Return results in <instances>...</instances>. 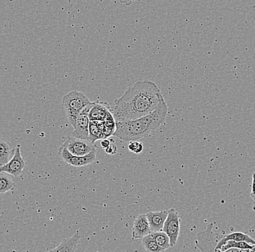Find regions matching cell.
Returning a JSON list of instances; mask_svg holds the SVG:
<instances>
[{
  "label": "cell",
  "instance_id": "obj_24",
  "mask_svg": "<svg viewBox=\"0 0 255 252\" xmlns=\"http://www.w3.org/2000/svg\"><path fill=\"white\" fill-rule=\"evenodd\" d=\"M248 252H255V247L254 248L252 249V250H249Z\"/></svg>",
  "mask_w": 255,
  "mask_h": 252
},
{
  "label": "cell",
  "instance_id": "obj_20",
  "mask_svg": "<svg viewBox=\"0 0 255 252\" xmlns=\"http://www.w3.org/2000/svg\"><path fill=\"white\" fill-rule=\"evenodd\" d=\"M128 150L134 154H141L143 150V143L138 141L130 142L128 145Z\"/></svg>",
  "mask_w": 255,
  "mask_h": 252
},
{
  "label": "cell",
  "instance_id": "obj_12",
  "mask_svg": "<svg viewBox=\"0 0 255 252\" xmlns=\"http://www.w3.org/2000/svg\"><path fill=\"white\" fill-rule=\"evenodd\" d=\"M229 241H234V242H246L250 245L255 246V241L252 239L250 236L242 232H234L231 233L229 235L221 237V240L218 241V244H215V250H221L225 244L229 242Z\"/></svg>",
  "mask_w": 255,
  "mask_h": 252
},
{
  "label": "cell",
  "instance_id": "obj_19",
  "mask_svg": "<svg viewBox=\"0 0 255 252\" xmlns=\"http://www.w3.org/2000/svg\"><path fill=\"white\" fill-rule=\"evenodd\" d=\"M142 244L143 248L145 249L147 252H163L164 250H162L160 247L157 245L155 241L153 239L151 234L145 236L142 239Z\"/></svg>",
  "mask_w": 255,
  "mask_h": 252
},
{
  "label": "cell",
  "instance_id": "obj_9",
  "mask_svg": "<svg viewBox=\"0 0 255 252\" xmlns=\"http://www.w3.org/2000/svg\"><path fill=\"white\" fill-rule=\"evenodd\" d=\"M151 229L146 215H139L133 222L132 228L133 239H143L145 236L151 234Z\"/></svg>",
  "mask_w": 255,
  "mask_h": 252
},
{
  "label": "cell",
  "instance_id": "obj_13",
  "mask_svg": "<svg viewBox=\"0 0 255 252\" xmlns=\"http://www.w3.org/2000/svg\"><path fill=\"white\" fill-rule=\"evenodd\" d=\"M80 239L81 236L77 234L68 239H64L58 247L47 252H74Z\"/></svg>",
  "mask_w": 255,
  "mask_h": 252
},
{
  "label": "cell",
  "instance_id": "obj_8",
  "mask_svg": "<svg viewBox=\"0 0 255 252\" xmlns=\"http://www.w3.org/2000/svg\"><path fill=\"white\" fill-rule=\"evenodd\" d=\"M93 105V102L88 106L81 114H79L76 121L74 131L73 132V138L81 139V140H88L89 138V112Z\"/></svg>",
  "mask_w": 255,
  "mask_h": 252
},
{
  "label": "cell",
  "instance_id": "obj_17",
  "mask_svg": "<svg viewBox=\"0 0 255 252\" xmlns=\"http://www.w3.org/2000/svg\"><path fill=\"white\" fill-rule=\"evenodd\" d=\"M151 236H152L154 240L155 241L157 245L160 247L164 251L168 250L171 247L170 246V239L168 236L163 231H159V232L151 233Z\"/></svg>",
  "mask_w": 255,
  "mask_h": 252
},
{
  "label": "cell",
  "instance_id": "obj_4",
  "mask_svg": "<svg viewBox=\"0 0 255 252\" xmlns=\"http://www.w3.org/2000/svg\"><path fill=\"white\" fill-rule=\"evenodd\" d=\"M181 226V216L175 209H170L167 211V219L164 224L162 231L165 232L170 239V246L175 247L178 242Z\"/></svg>",
  "mask_w": 255,
  "mask_h": 252
},
{
  "label": "cell",
  "instance_id": "obj_22",
  "mask_svg": "<svg viewBox=\"0 0 255 252\" xmlns=\"http://www.w3.org/2000/svg\"><path fill=\"white\" fill-rule=\"evenodd\" d=\"M100 145H101V147L103 149H107L111 145V140H108V139H104V140H101Z\"/></svg>",
  "mask_w": 255,
  "mask_h": 252
},
{
  "label": "cell",
  "instance_id": "obj_1",
  "mask_svg": "<svg viewBox=\"0 0 255 252\" xmlns=\"http://www.w3.org/2000/svg\"><path fill=\"white\" fill-rule=\"evenodd\" d=\"M162 98L160 89L155 83L138 81L115 100L112 114L116 122L135 120L154 112Z\"/></svg>",
  "mask_w": 255,
  "mask_h": 252
},
{
  "label": "cell",
  "instance_id": "obj_14",
  "mask_svg": "<svg viewBox=\"0 0 255 252\" xmlns=\"http://www.w3.org/2000/svg\"><path fill=\"white\" fill-rule=\"evenodd\" d=\"M15 152L10 143L6 139L0 138V167L9 162Z\"/></svg>",
  "mask_w": 255,
  "mask_h": 252
},
{
  "label": "cell",
  "instance_id": "obj_16",
  "mask_svg": "<svg viewBox=\"0 0 255 252\" xmlns=\"http://www.w3.org/2000/svg\"><path fill=\"white\" fill-rule=\"evenodd\" d=\"M105 135L99 129L97 122H90L89 127V138L88 141L90 142L92 144H95L97 140H104Z\"/></svg>",
  "mask_w": 255,
  "mask_h": 252
},
{
  "label": "cell",
  "instance_id": "obj_18",
  "mask_svg": "<svg viewBox=\"0 0 255 252\" xmlns=\"http://www.w3.org/2000/svg\"><path fill=\"white\" fill-rule=\"evenodd\" d=\"M255 246L250 245V244L246 243V242H237L234 241H229L226 242L225 245L219 251L226 252L231 249H237V250H250L254 248Z\"/></svg>",
  "mask_w": 255,
  "mask_h": 252
},
{
  "label": "cell",
  "instance_id": "obj_23",
  "mask_svg": "<svg viewBox=\"0 0 255 252\" xmlns=\"http://www.w3.org/2000/svg\"><path fill=\"white\" fill-rule=\"evenodd\" d=\"M251 196L255 201V173L253 174V184H252Z\"/></svg>",
  "mask_w": 255,
  "mask_h": 252
},
{
  "label": "cell",
  "instance_id": "obj_7",
  "mask_svg": "<svg viewBox=\"0 0 255 252\" xmlns=\"http://www.w3.org/2000/svg\"><path fill=\"white\" fill-rule=\"evenodd\" d=\"M59 154L60 157L68 163L70 165L75 167H84V166L89 165L95 162L96 160V150L84 156H76L70 154L69 151L63 147L60 146L59 148Z\"/></svg>",
  "mask_w": 255,
  "mask_h": 252
},
{
  "label": "cell",
  "instance_id": "obj_11",
  "mask_svg": "<svg viewBox=\"0 0 255 252\" xmlns=\"http://www.w3.org/2000/svg\"><path fill=\"white\" fill-rule=\"evenodd\" d=\"M151 233L159 232L163 230L167 219V211L150 212L146 215Z\"/></svg>",
  "mask_w": 255,
  "mask_h": 252
},
{
  "label": "cell",
  "instance_id": "obj_15",
  "mask_svg": "<svg viewBox=\"0 0 255 252\" xmlns=\"http://www.w3.org/2000/svg\"><path fill=\"white\" fill-rule=\"evenodd\" d=\"M15 186L12 176L4 172H0V195L13 191Z\"/></svg>",
  "mask_w": 255,
  "mask_h": 252
},
{
  "label": "cell",
  "instance_id": "obj_2",
  "mask_svg": "<svg viewBox=\"0 0 255 252\" xmlns=\"http://www.w3.org/2000/svg\"><path fill=\"white\" fill-rule=\"evenodd\" d=\"M167 115V105L163 97L157 109L151 114L135 120L116 122L114 136L127 142L137 141L146 138L160 127L165 122Z\"/></svg>",
  "mask_w": 255,
  "mask_h": 252
},
{
  "label": "cell",
  "instance_id": "obj_21",
  "mask_svg": "<svg viewBox=\"0 0 255 252\" xmlns=\"http://www.w3.org/2000/svg\"><path fill=\"white\" fill-rule=\"evenodd\" d=\"M117 146H115V145H111L107 149H105V152L110 155H115L117 153Z\"/></svg>",
  "mask_w": 255,
  "mask_h": 252
},
{
  "label": "cell",
  "instance_id": "obj_6",
  "mask_svg": "<svg viewBox=\"0 0 255 252\" xmlns=\"http://www.w3.org/2000/svg\"><path fill=\"white\" fill-rule=\"evenodd\" d=\"M25 167V160L22 156L20 146L17 145L15 148L13 156L9 162L0 167V172L9 174L12 177L20 176Z\"/></svg>",
  "mask_w": 255,
  "mask_h": 252
},
{
  "label": "cell",
  "instance_id": "obj_3",
  "mask_svg": "<svg viewBox=\"0 0 255 252\" xmlns=\"http://www.w3.org/2000/svg\"><path fill=\"white\" fill-rule=\"evenodd\" d=\"M87 95L79 91L73 90L64 95L62 105L67 118L74 128L79 114L92 103Z\"/></svg>",
  "mask_w": 255,
  "mask_h": 252
},
{
  "label": "cell",
  "instance_id": "obj_5",
  "mask_svg": "<svg viewBox=\"0 0 255 252\" xmlns=\"http://www.w3.org/2000/svg\"><path fill=\"white\" fill-rule=\"evenodd\" d=\"M62 146L65 147L70 154L76 156H87L96 150L95 144H92L88 140H81L73 136L65 138Z\"/></svg>",
  "mask_w": 255,
  "mask_h": 252
},
{
  "label": "cell",
  "instance_id": "obj_10",
  "mask_svg": "<svg viewBox=\"0 0 255 252\" xmlns=\"http://www.w3.org/2000/svg\"><path fill=\"white\" fill-rule=\"evenodd\" d=\"M110 111H111L109 109L108 103L99 100L93 102V105L89 112V120L90 122H104Z\"/></svg>",
  "mask_w": 255,
  "mask_h": 252
}]
</instances>
